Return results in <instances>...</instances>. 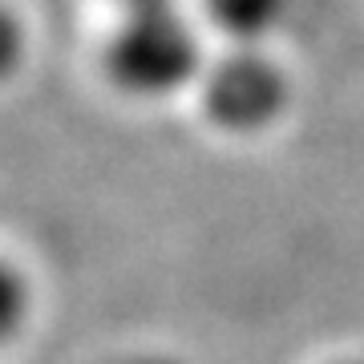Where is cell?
<instances>
[{
    "mask_svg": "<svg viewBox=\"0 0 364 364\" xmlns=\"http://www.w3.org/2000/svg\"><path fill=\"white\" fill-rule=\"evenodd\" d=\"M207 65L198 25L174 9L122 13V25L105 45V73L122 93L154 102L186 90Z\"/></svg>",
    "mask_w": 364,
    "mask_h": 364,
    "instance_id": "1",
    "label": "cell"
},
{
    "mask_svg": "<svg viewBox=\"0 0 364 364\" xmlns=\"http://www.w3.org/2000/svg\"><path fill=\"white\" fill-rule=\"evenodd\" d=\"M198 90H203V114L210 126L247 138V134L272 130L284 117L291 81L272 53H263V45H231L223 57L203 65Z\"/></svg>",
    "mask_w": 364,
    "mask_h": 364,
    "instance_id": "2",
    "label": "cell"
},
{
    "mask_svg": "<svg viewBox=\"0 0 364 364\" xmlns=\"http://www.w3.org/2000/svg\"><path fill=\"white\" fill-rule=\"evenodd\" d=\"M198 13L231 45H263L284 28L291 0H198Z\"/></svg>",
    "mask_w": 364,
    "mask_h": 364,
    "instance_id": "3",
    "label": "cell"
},
{
    "mask_svg": "<svg viewBox=\"0 0 364 364\" xmlns=\"http://www.w3.org/2000/svg\"><path fill=\"white\" fill-rule=\"evenodd\" d=\"M28 316H33V287L28 275L16 267L13 259L0 255V348L13 344L25 332Z\"/></svg>",
    "mask_w": 364,
    "mask_h": 364,
    "instance_id": "4",
    "label": "cell"
},
{
    "mask_svg": "<svg viewBox=\"0 0 364 364\" xmlns=\"http://www.w3.org/2000/svg\"><path fill=\"white\" fill-rule=\"evenodd\" d=\"M21 57H25V28L9 9H0V81L16 73Z\"/></svg>",
    "mask_w": 364,
    "mask_h": 364,
    "instance_id": "5",
    "label": "cell"
},
{
    "mask_svg": "<svg viewBox=\"0 0 364 364\" xmlns=\"http://www.w3.org/2000/svg\"><path fill=\"white\" fill-rule=\"evenodd\" d=\"M126 13H138V9H174L178 0H117Z\"/></svg>",
    "mask_w": 364,
    "mask_h": 364,
    "instance_id": "6",
    "label": "cell"
}]
</instances>
